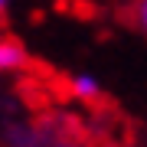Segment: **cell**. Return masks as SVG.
<instances>
[{
	"label": "cell",
	"mask_w": 147,
	"mask_h": 147,
	"mask_svg": "<svg viewBox=\"0 0 147 147\" xmlns=\"http://www.w3.org/2000/svg\"><path fill=\"white\" fill-rule=\"evenodd\" d=\"M72 95L82 98V101H95L101 95V85H98L95 75H75V79H72Z\"/></svg>",
	"instance_id": "cell-2"
},
{
	"label": "cell",
	"mask_w": 147,
	"mask_h": 147,
	"mask_svg": "<svg viewBox=\"0 0 147 147\" xmlns=\"http://www.w3.org/2000/svg\"><path fill=\"white\" fill-rule=\"evenodd\" d=\"M134 16H137V26L147 33V0H137V10H134Z\"/></svg>",
	"instance_id": "cell-3"
},
{
	"label": "cell",
	"mask_w": 147,
	"mask_h": 147,
	"mask_svg": "<svg viewBox=\"0 0 147 147\" xmlns=\"http://www.w3.org/2000/svg\"><path fill=\"white\" fill-rule=\"evenodd\" d=\"M26 49L16 39H0V72H16L26 65Z\"/></svg>",
	"instance_id": "cell-1"
},
{
	"label": "cell",
	"mask_w": 147,
	"mask_h": 147,
	"mask_svg": "<svg viewBox=\"0 0 147 147\" xmlns=\"http://www.w3.org/2000/svg\"><path fill=\"white\" fill-rule=\"evenodd\" d=\"M7 3H10V0H0V13H3V10H7Z\"/></svg>",
	"instance_id": "cell-4"
}]
</instances>
